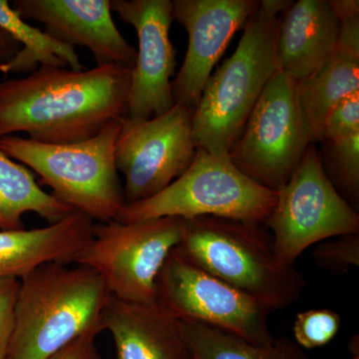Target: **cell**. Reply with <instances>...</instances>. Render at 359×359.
<instances>
[{
	"label": "cell",
	"mask_w": 359,
	"mask_h": 359,
	"mask_svg": "<svg viewBox=\"0 0 359 359\" xmlns=\"http://www.w3.org/2000/svg\"><path fill=\"white\" fill-rule=\"evenodd\" d=\"M0 28L21 47L11 60L0 65V72L4 74H30L39 67L48 66L84 70L75 48L61 43L43 30L30 25L6 0H0Z\"/></svg>",
	"instance_id": "ffe728a7"
},
{
	"label": "cell",
	"mask_w": 359,
	"mask_h": 359,
	"mask_svg": "<svg viewBox=\"0 0 359 359\" xmlns=\"http://www.w3.org/2000/svg\"><path fill=\"white\" fill-rule=\"evenodd\" d=\"M311 144L297 105V82L278 70L229 155L245 176L278 191L289 181Z\"/></svg>",
	"instance_id": "30bf717a"
},
{
	"label": "cell",
	"mask_w": 359,
	"mask_h": 359,
	"mask_svg": "<svg viewBox=\"0 0 359 359\" xmlns=\"http://www.w3.org/2000/svg\"><path fill=\"white\" fill-rule=\"evenodd\" d=\"M257 0H174L173 18L188 33L185 59L172 81L175 103L195 110L212 70Z\"/></svg>",
	"instance_id": "4fadbf2b"
},
{
	"label": "cell",
	"mask_w": 359,
	"mask_h": 359,
	"mask_svg": "<svg viewBox=\"0 0 359 359\" xmlns=\"http://www.w3.org/2000/svg\"><path fill=\"white\" fill-rule=\"evenodd\" d=\"M262 224L217 217L183 219L177 250L186 259L271 311L299 301L306 280L280 261Z\"/></svg>",
	"instance_id": "277c9868"
},
{
	"label": "cell",
	"mask_w": 359,
	"mask_h": 359,
	"mask_svg": "<svg viewBox=\"0 0 359 359\" xmlns=\"http://www.w3.org/2000/svg\"><path fill=\"white\" fill-rule=\"evenodd\" d=\"M314 263L321 269L344 275L359 266V233L337 236L321 243L313 252Z\"/></svg>",
	"instance_id": "cb8c5ba5"
},
{
	"label": "cell",
	"mask_w": 359,
	"mask_h": 359,
	"mask_svg": "<svg viewBox=\"0 0 359 359\" xmlns=\"http://www.w3.org/2000/svg\"><path fill=\"white\" fill-rule=\"evenodd\" d=\"M131 70L48 66L0 82V138L25 132L44 144L88 140L126 115Z\"/></svg>",
	"instance_id": "6da1fadb"
},
{
	"label": "cell",
	"mask_w": 359,
	"mask_h": 359,
	"mask_svg": "<svg viewBox=\"0 0 359 359\" xmlns=\"http://www.w3.org/2000/svg\"><path fill=\"white\" fill-rule=\"evenodd\" d=\"M327 163L334 181L349 200L359 199V133L344 140L327 142Z\"/></svg>",
	"instance_id": "7402d4cb"
},
{
	"label": "cell",
	"mask_w": 359,
	"mask_h": 359,
	"mask_svg": "<svg viewBox=\"0 0 359 359\" xmlns=\"http://www.w3.org/2000/svg\"><path fill=\"white\" fill-rule=\"evenodd\" d=\"M11 6L23 20L42 23L52 39L88 48L97 66L134 67L137 50L116 26L111 0H15Z\"/></svg>",
	"instance_id": "5bb4252c"
},
{
	"label": "cell",
	"mask_w": 359,
	"mask_h": 359,
	"mask_svg": "<svg viewBox=\"0 0 359 359\" xmlns=\"http://www.w3.org/2000/svg\"><path fill=\"white\" fill-rule=\"evenodd\" d=\"M182 237L183 219L173 217L94 224L93 237L74 264L95 271L117 299L156 304L158 276Z\"/></svg>",
	"instance_id": "52a82bcc"
},
{
	"label": "cell",
	"mask_w": 359,
	"mask_h": 359,
	"mask_svg": "<svg viewBox=\"0 0 359 359\" xmlns=\"http://www.w3.org/2000/svg\"><path fill=\"white\" fill-rule=\"evenodd\" d=\"M290 0H261L244 25L237 49L210 76L194 110L197 148L229 154L257 100L278 71L276 43Z\"/></svg>",
	"instance_id": "3957f363"
},
{
	"label": "cell",
	"mask_w": 359,
	"mask_h": 359,
	"mask_svg": "<svg viewBox=\"0 0 359 359\" xmlns=\"http://www.w3.org/2000/svg\"><path fill=\"white\" fill-rule=\"evenodd\" d=\"M73 211L45 192L32 170L11 159L0 148V231L23 229L22 218L28 212L54 224Z\"/></svg>",
	"instance_id": "d6986e66"
},
{
	"label": "cell",
	"mask_w": 359,
	"mask_h": 359,
	"mask_svg": "<svg viewBox=\"0 0 359 359\" xmlns=\"http://www.w3.org/2000/svg\"><path fill=\"white\" fill-rule=\"evenodd\" d=\"M121 120L77 143L44 144L11 135L0 138V148L39 175V185L50 187L59 202L93 221H117L126 205L115 163Z\"/></svg>",
	"instance_id": "5b68a950"
},
{
	"label": "cell",
	"mask_w": 359,
	"mask_h": 359,
	"mask_svg": "<svg viewBox=\"0 0 359 359\" xmlns=\"http://www.w3.org/2000/svg\"><path fill=\"white\" fill-rule=\"evenodd\" d=\"M95 334H86L71 342L48 359H103L95 344Z\"/></svg>",
	"instance_id": "4316f807"
},
{
	"label": "cell",
	"mask_w": 359,
	"mask_h": 359,
	"mask_svg": "<svg viewBox=\"0 0 359 359\" xmlns=\"http://www.w3.org/2000/svg\"><path fill=\"white\" fill-rule=\"evenodd\" d=\"M179 323L193 359H309L302 347L287 337L276 339L269 346H259L197 321Z\"/></svg>",
	"instance_id": "44dd1931"
},
{
	"label": "cell",
	"mask_w": 359,
	"mask_h": 359,
	"mask_svg": "<svg viewBox=\"0 0 359 359\" xmlns=\"http://www.w3.org/2000/svg\"><path fill=\"white\" fill-rule=\"evenodd\" d=\"M110 292L87 266L42 264L20 280L6 359H48L86 334L103 332Z\"/></svg>",
	"instance_id": "7a4b0ae2"
},
{
	"label": "cell",
	"mask_w": 359,
	"mask_h": 359,
	"mask_svg": "<svg viewBox=\"0 0 359 359\" xmlns=\"http://www.w3.org/2000/svg\"><path fill=\"white\" fill-rule=\"evenodd\" d=\"M156 304L177 320L226 330L259 346L276 341L269 325L271 311L223 282L175 249L156 282Z\"/></svg>",
	"instance_id": "9c48e42d"
},
{
	"label": "cell",
	"mask_w": 359,
	"mask_h": 359,
	"mask_svg": "<svg viewBox=\"0 0 359 359\" xmlns=\"http://www.w3.org/2000/svg\"><path fill=\"white\" fill-rule=\"evenodd\" d=\"M93 219L71 212L45 228L0 231V280H21L42 264H74L94 230Z\"/></svg>",
	"instance_id": "e0dca14e"
},
{
	"label": "cell",
	"mask_w": 359,
	"mask_h": 359,
	"mask_svg": "<svg viewBox=\"0 0 359 359\" xmlns=\"http://www.w3.org/2000/svg\"><path fill=\"white\" fill-rule=\"evenodd\" d=\"M339 20V41L330 57L297 83V101L311 143L321 141L323 122L346 97L359 93V1L330 0Z\"/></svg>",
	"instance_id": "9a60e30c"
},
{
	"label": "cell",
	"mask_w": 359,
	"mask_h": 359,
	"mask_svg": "<svg viewBox=\"0 0 359 359\" xmlns=\"http://www.w3.org/2000/svg\"><path fill=\"white\" fill-rule=\"evenodd\" d=\"M359 133V93L342 99L323 122L321 141L344 140Z\"/></svg>",
	"instance_id": "d4e9b609"
},
{
	"label": "cell",
	"mask_w": 359,
	"mask_h": 359,
	"mask_svg": "<svg viewBox=\"0 0 359 359\" xmlns=\"http://www.w3.org/2000/svg\"><path fill=\"white\" fill-rule=\"evenodd\" d=\"M18 289L20 280H0V359H6L8 353Z\"/></svg>",
	"instance_id": "484cf974"
},
{
	"label": "cell",
	"mask_w": 359,
	"mask_h": 359,
	"mask_svg": "<svg viewBox=\"0 0 359 359\" xmlns=\"http://www.w3.org/2000/svg\"><path fill=\"white\" fill-rule=\"evenodd\" d=\"M20 45L0 28V65L7 62L20 50Z\"/></svg>",
	"instance_id": "83f0119b"
},
{
	"label": "cell",
	"mask_w": 359,
	"mask_h": 359,
	"mask_svg": "<svg viewBox=\"0 0 359 359\" xmlns=\"http://www.w3.org/2000/svg\"><path fill=\"white\" fill-rule=\"evenodd\" d=\"M102 327L112 337L117 359H193L179 320L157 304L125 302L110 294Z\"/></svg>",
	"instance_id": "2e32d148"
},
{
	"label": "cell",
	"mask_w": 359,
	"mask_h": 359,
	"mask_svg": "<svg viewBox=\"0 0 359 359\" xmlns=\"http://www.w3.org/2000/svg\"><path fill=\"white\" fill-rule=\"evenodd\" d=\"M280 261L294 266L297 257L321 241L359 233V216L330 180L320 153L309 146L289 181L278 190L264 223Z\"/></svg>",
	"instance_id": "ba28073f"
},
{
	"label": "cell",
	"mask_w": 359,
	"mask_h": 359,
	"mask_svg": "<svg viewBox=\"0 0 359 359\" xmlns=\"http://www.w3.org/2000/svg\"><path fill=\"white\" fill-rule=\"evenodd\" d=\"M111 7L138 37L124 117L139 121L162 115L176 104L171 81L176 51L170 39L173 4L170 0H111Z\"/></svg>",
	"instance_id": "7c38bea8"
},
{
	"label": "cell",
	"mask_w": 359,
	"mask_h": 359,
	"mask_svg": "<svg viewBox=\"0 0 359 359\" xmlns=\"http://www.w3.org/2000/svg\"><path fill=\"white\" fill-rule=\"evenodd\" d=\"M341 318L332 309H311L297 314L294 323L295 344L302 348L327 346L339 334Z\"/></svg>",
	"instance_id": "603a6c76"
},
{
	"label": "cell",
	"mask_w": 359,
	"mask_h": 359,
	"mask_svg": "<svg viewBox=\"0 0 359 359\" xmlns=\"http://www.w3.org/2000/svg\"><path fill=\"white\" fill-rule=\"evenodd\" d=\"M339 20L327 0L292 2L283 14L276 43V67L297 83L309 77L334 52Z\"/></svg>",
	"instance_id": "ac0fdd59"
},
{
	"label": "cell",
	"mask_w": 359,
	"mask_h": 359,
	"mask_svg": "<svg viewBox=\"0 0 359 359\" xmlns=\"http://www.w3.org/2000/svg\"><path fill=\"white\" fill-rule=\"evenodd\" d=\"M278 191L259 185L231 162L229 154L197 148L193 162L171 185L150 199L125 205L121 223L173 217H217L264 224L275 207Z\"/></svg>",
	"instance_id": "8992f818"
},
{
	"label": "cell",
	"mask_w": 359,
	"mask_h": 359,
	"mask_svg": "<svg viewBox=\"0 0 359 359\" xmlns=\"http://www.w3.org/2000/svg\"><path fill=\"white\" fill-rule=\"evenodd\" d=\"M193 115L191 108L175 104L151 119L122 118L115 163L125 177L126 205L154 197L190 166L197 152Z\"/></svg>",
	"instance_id": "8fae6325"
}]
</instances>
